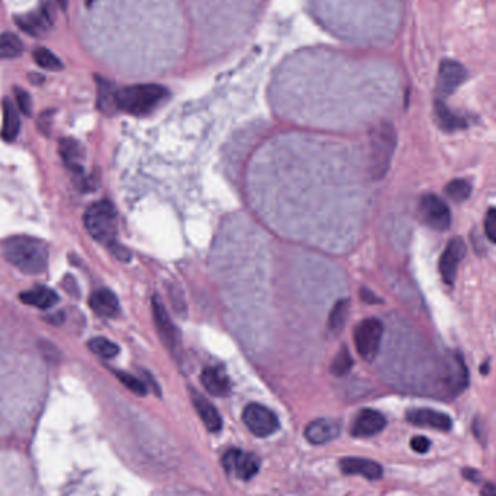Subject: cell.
Returning <instances> with one entry per match:
<instances>
[{
    "instance_id": "cell-1",
    "label": "cell",
    "mask_w": 496,
    "mask_h": 496,
    "mask_svg": "<svg viewBox=\"0 0 496 496\" xmlns=\"http://www.w3.org/2000/svg\"><path fill=\"white\" fill-rule=\"evenodd\" d=\"M0 496H41V490L26 456L0 447Z\"/></svg>"
},
{
    "instance_id": "cell-2",
    "label": "cell",
    "mask_w": 496,
    "mask_h": 496,
    "mask_svg": "<svg viewBox=\"0 0 496 496\" xmlns=\"http://www.w3.org/2000/svg\"><path fill=\"white\" fill-rule=\"evenodd\" d=\"M5 259L26 274H41L48 266V248L37 238L15 237L4 247Z\"/></svg>"
},
{
    "instance_id": "cell-3",
    "label": "cell",
    "mask_w": 496,
    "mask_h": 496,
    "mask_svg": "<svg viewBox=\"0 0 496 496\" xmlns=\"http://www.w3.org/2000/svg\"><path fill=\"white\" fill-rule=\"evenodd\" d=\"M167 96L169 90L160 84H134L116 91V106L131 115H148Z\"/></svg>"
},
{
    "instance_id": "cell-4",
    "label": "cell",
    "mask_w": 496,
    "mask_h": 496,
    "mask_svg": "<svg viewBox=\"0 0 496 496\" xmlns=\"http://www.w3.org/2000/svg\"><path fill=\"white\" fill-rule=\"evenodd\" d=\"M396 141V131L388 122H383L371 130L368 159V171L371 179L381 180L389 171Z\"/></svg>"
},
{
    "instance_id": "cell-5",
    "label": "cell",
    "mask_w": 496,
    "mask_h": 496,
    "mask_svg": "<svg viewBox=\"0 0 496 496\" xmlns=\"http://www.w3.org/2000/svg\"><path fill=\"white\" fill-rule=\"evenodd\" d=\"M84 227L87 232L96 241L112 247L116 244V210L108 201L91 205L84 213Z\"/></svg>"
},
{
    "instance_id": "cell-6",
    "label": "cell",
    "mask_w": 496,
    "mask_h": 496,
    "mask_svg": "<svg viewBox=\"0 0 496 496\" xmlns=\"http://www.w3.org/2000/svg\"><path fill=\"white\" fill-rule=\"evenodd\" d=\"M383 338V324L378 318H367L354 329V344L361 359L371 361L379 353Z\"/></svg>"
},
{
    "instance_id": "cell-7",
    "label": "cell",
    "mask_w": 496,
    "mask_h": 496,
    "mask_svg": "<svg viewBox=\"0 0 496 496\" xmlns=\"http://www.w3.org/2000/svg\"><path fill=\"white\" fill-rule=\"evenodd\" d=\"M242 421L257 437H269L278 429V419L274 412L260 404L247 405L242 411Z\"/></svg>"
},
{
    "instance_id": "cell-8",
    "label": "cell",
    "mask_w": 496,
    "mask_h": 496,
    "mask_svg": "<svg viewBox=\"0 0 496 496\" xmlns=\"http://www.w3.org/2000/svg\"><path fill=\"white\" fill-rule=\"evenodd\" d=\"M222 464L227 472L232 473L241 480H248L254 478L260 469V460L254 453L242 451L238 449L228 450L224 454Z\"/></svg>"
},
{
    "instance_id": "cell-9",
    "label": "cell",
    "mask_w": 496,
    "mask_h": 496,
    "mask_svg": "<svg viewBox=\"0 0 496 496\" xmlns=\"http://www.w3.org/2000/svg\"><path fill=\"white\" fill-rule=\"evenodd\" d=\"M422 221L437 231H446L451 224V212L446 202L436 195H425L419 203Z\"/></svg>"
},
{
    "instance_id": "cell-10",
    "label": "cell",
    "mask_w": 496,
    "mask_h": 496,
    "mask_svg": "<svg viewBox=\"0 0 496 496\" xmlns=\"http://www.w3.org/2000/svg\"><path fill=\"white\" fill-rule=\"evenodd\" d=\"M468 79V70L456 60L446 58L440 63L439 79H437V93L440 98H447L464 83Z\"/></svg>"
},
{
    "instance_id": "cell-11",
    "label": "cell",
    "mask_w": 496,
    "mask_h": 496,
    "mask_svg": "<svg viewBox=\"0 0 496 496\" xmlns=\"http://www.w3.org/2000/svg\"><path fill=\"white\" fill-rule=\"evenodd\" d=\"M464 253H466V247H464V242L461 238L456 237V238L449 241L446 250L443 252V254L440 257V264H439L444 283H447V285L454 283L457 270H458V264H460Z\"/></svg>"
},
{
    "instance_id": "cell-12",
    "label": "cell",
    "mask_w": 496,
    "mask_h": 496,
    "mask_svg": "<svg viewBox=\"0 0 496 496\" xmlns=\"http://www.w3.org/2000/svg\"><path fill=\"white\" fill-rule=\"evenodd\" d=\"M386 427L385 417L375 410H363L356 417L351 425V434L354 437H373Z\"/></svg>"
},
{
    "instance_id": "cell-13",
    "label": "cell",
    "mask_w": 496,
    "mask_h": 496,
    "mask_svg": "<svg viewBox=\"0 0 496 496\" xmlns=\"http://www.w3.org/2000/svg\"><path fill=\"white\" fill-rule=\"evenodd\" d=\"M152 317H154V324H156L160 337L166 343L167 347L173 349L179 346V332L171 322L166 308L163 302L159 299V296L152 298Z\"/></svg>"
},
{
    "instance_id": "cell-14",
    "label": "cell",
    "mask_w": 496,
    "mask_h": 496,
    "mask_svg": "<svg viewBox=\"0 0 496 496\" xmlns=\"http://www.w3.org/2000/svg\"><path fill=\"white\" fill-rule=\"evenodd\" d=\"M407 419L418 427H429L439 431H450L453 427L451 418L444 414L429 408H415L408 411Z\"/></svg>"
},
{
    "instance_id": "cell-15",
    "label": "cell",
    "mask_w": 496,
    "mask_h": 496,
    "mask_svg": "<svg viewBox=\"0 0 496 496\" xmlns=\"http://www.w3.org/2000/svg\"><path fill=\"white\" fill-rule=\"evenodd\" d=\"M201 382L203 388L213 396H227L231 392V381L222 366L206 367L202 371Z\"/></svg>"
},
{
    "instance_id": "cell-16",
    "label": "cell",
    "mask_w": 496,
    "mask_h": 496,
    "mask_svg": "<svg viewBox=\"0 0 496 496\" xmlns=\"http://www.w3.org/2000/svg\"><path fill=\"white\" fill-rule=\"evenodd\" d=\"M339 469L346 475H357L370 480H376L382 478V473H383V469L379 463L368 458H360V457L343 458L339 461Z\"/></svg>"
},
{
    "instance_id": "cell-17",
    "label": "cell",
    "mask_w": 496,
    "mask_h": 496,
    "mask_svg": "<svg viewBox=\"0 0 496 496\" xmlns=\"http://www.w3.org/2000/svg\"><path fill=\"white\" fill-rule=\"evenodd\" d=\"M339 434V424L334 419L320 418L312 421L305 429V437L311 444H327L335 440Z\"/></svg>"
},
{
    "instance_id": "cell-18",
    "label": "cell",
    "mask_w": 496,
    "mask_h": 496,
    "mask_svg": "<svg viewBox=\"0 0 496 496\" xmlns=\"http://www.w3.org/2000/svg\"><path fill=\"white\" fill-rule=\"evenodd\" d=\"M89 305L91 308V311L106 318H113L119 314V302L118 298L115 296L113 292L108 289H99L96 292H93Z\"/></svg>"
},
{
    "instance_id": "cell-19",
    "label": "cell",
    "mask_w": 496,
    "mask_h": 496,
    "mask_svg": "<svg viewBox=\"0 0 496 496\" xmlns=\"http://www.w3.org/2000/svg\"><path fill=\"white\" fill-rule=\"evenodd\" d=\"M192 400L193 405L201 417V419L203 421L205 427L210 431V432H218L222 428V418L220 415V412L216 411V408L210 404L208 399H205L202 395H199L198 392H192Z\"/></svg>"
},
{
    "instance_id": "cell-20",
    "label": "cell",
    "mask_w": 496,
    "mask_h": 496,
    "mask_svg": "<svg viewBox=\"0 0 496 496\" xmlns=\"http://www.w3.org/2000/svg\"><path fill=\"white\" fill-rule=\"evenodd\" d=\"M21 300L26 305H33L40 309H48L58 302V295L47 286H38L21 293Z\"/></svg>"
},
{
    "instance_id": "cell-21",
    "label": "cell",
    "mask_w": 496,
    "mask_h": 496,
    "mask_svg": "<svg viewBox=\"0 0 496 496\" xmlns=\"http://www.w3.org/2000/svg\"><path fill=\"white\" fill-rule=\"evenodd\" d=\"M21 131V118L16 106L11 102V99L4 101V127H2V138L8 142L16 140Z\"/></svg>"
},
{
    "instance_id": "cell-22",
    "label": "cell",
    "mask_w": 496,
    "mask_h": 496,
    "mask_svg": "<svg viewBox=\"0 0 496 496\" xmlns=\"http://www.w3.org/2000/svg\"><path fill=\"white\" fill-rule=\"evenodd\" d=\"M16 25L30 37H40L44 34L51 25L47 18L40 12V13H25V15H18L15 16Z\"/></svg>"
},
{
    "instance_id": "cell-23",
    "label": "cell",
    "mask_w": 496,
    "mask_h": 496,
    "mask_svg": "<svg viewBox=\"0 0 496 496\" xmlns=\"http://www.w3.org/2000/svg\"><path fill=\"white\" fill-rule=\"evenodd\" d=\"M60 154L63 157L66 166L73 170L76 174L81 173V164L80 160L83 159V150L81 145L72 140V138H63L60 141Z\"/></svg>"
},
{
    "instance_id": "cell-24",
    "label": "cell",
    "mask_w": 496,
    "mask_h": 496,
    "mask_svg": "<svg viewBox=\"0 0 496 496\" xmlns=\"http://www.w3.org/2000/svg\"><path fill=\"white\" fill-rule=\"evenodd\" d=\"M436 118L439 122V127L444 131L453 133L466 128V120H464V118L458 116L451 109H449L441 99L436 102Z\"/></svg>"
},
{
    "instance_id": "cell-25",
    "label": "cell",
    "mask_w": 496,
    "mask_h": 496,
    "mask_svg": "<svg viewBox=\"0 0 496 496\" xmlns=\"http://www.w3.org/2000/svg\"><path fill=\"white\" fill-rule=\"evenodd\" d=\"M116 89L115 86L102 77H98V106L105 113H112L116 106Z\"/></svg>"
},
{
    "instance_id": "cell-26",
    "label": "cell",
    "mask_w": 496,
    "mask_h": 496,
    "mask_svg": "<svg viewBox=\"0 0 496 496\" xmlns=\"http://www.w3.org/2000/svg\"><path fill=\"white\" fill-rule=\"evenodd\" d=\"M349 315V300L341 299L338 300L329 312V320H328V328L332 332H339L343 329Z\"/></svg>"
},
{
    "instance_id": "cell-27",
    "label": "cell",
    "mask_w": 496,
    "mask_h": 496,
    "mask_svg": "<svg viewBox=\"0 0 496 496\" xmlns=\"http://www.w3.org/2000/svg\"><path fill=\"white\" fill-rule=\"evenodd\" d=\"M23 51V44L15 34L5 33L0 35V58H15Z\"/></svg>"
},
{
    "instance_id": "cell-28",
    "label": "cell",
    "mask_w": 496,
    "mask_h": 496,
    "mask_svg": "<svg viewBox=\"0 0 496 496\" xmlns=\"http://www.w3.org/2000/svg\"><path fill=\"white\" fill-rule=\"evenodd\" d=\"M472 193V184L464 179H454L446 186V195L454 202H464Z\"/></svg>"
},
{
    "instance_id": "cell-29",
    "label": "cell",
    "mask_w": 496,
    "mask_h": 496,
    "mask_svg": "<svg viewBox=\"0 0 496 496\" xmlns=\"http://www.w3.org/2000/svg\"><path fill=\"white\" fill-rule=\"evenodd\" d=\"M89 349L102 359H113L119 353V347L115 343H112L111 339L103 337L91 338L89 341Z\"/></svg>"
},
{
    "instance_id": "cell-30",
    "label": "cell",
    "mask_w": 496,
    "mask_h": 496,
    "mask_svg": "<svg viewBox=\"0 0 496 496\" xmlns=\"http://www.w3.org/2000/svg\"><path fill=\"white\" fill-rule=\"evenodd\" d=\"M34 60L40 67L47 69V70H61L63 69V63H61L60 58L47 48H37L34 51Z\"/></svg>"
},
{
    "instance_id": "cell-31",
    "label": "cell",
    "mask_w": 496,
    "mask_h": 496,
    "mask_svg": "<svg viewBox=\"0 0 496 496\" xmlns=\"http://www.w3.org/2000/svg\"><path fill=\"white\" fill-rule=\"evenodd\" d=\"M351 367H353V359H351L347 347H343L338 351L335 359L332 360V364H331L332 375L344 376L351 370Z\"/></svg>"
},
{
    "instance_id": "cell-32",
    "label": "cell",
    "mask_w": 496,
    "mask_h": 496,
    "mask_svg": "<svg viewBox=\"0 0 496 496\" xmlns=\"http://www.w3.org/2000/svg\"><path fill=\"white\" fill-rule=\"evenodd\" d=\"M118 378L119 381L125 385L130 390H133L134 393L137 395H145L147 393V385L144 382H141L140 379L131 376V375H127V373H122V371H119L118 373Z\"/></svg>"
},
{
    "instance_id": "cell-33",
    "label": "cell",
    "mask_w": 496,
    "mask_h": 496,
    "mask_svg": "<svg viewBox=\"0 0 496 496\" xmlns=\"http://www.w3.org/2000/svg\"><path fill=\"white\" fill-rule=\"evenodd\" d=\"M15 98H16V103H18V109L25 115V116H30V111H33V101H30L29 93L23 89L16 87L15 89Z\"/></svg>"
},
{
    "instance_id": "cell-34",
    "label": "cell",
    "mask_w": 496,
    "mask_h": 496,
    "mask_svg": "<svg viewBox=\"0 0 496 496\" xmlns=\"http://www.w3.org/2000/svg\"><path fill=\"white\" fill-rule=\"evenodd\" d=\"M485 232L486 237L496 244V208H490L485 216Z\"/></svg>"
},
{
    "instance_id": "cell-35",
    "label": "cell",
    "mask_w": 496,
    "mask_h": 496,
    "mask_svg": "<svg viewBox=\"0 0 496 496\" xmlns=\"http://www.w3.org/2000/svg\"><path fill=\"white\" fill-rule=\"evenodd\" d=\"M429 446H431V444H429V440L425 439V437H422V436L414 437V439L411 440V447H412V450L417 451V453H427L428 449H429Z\"/></svg>"
},
{
    "instance_id": "cell-36",
    "label": "cell",
    "mask_w": 496,
    "mask_h": 496,
    "mask_svg": "<svg viewBox=\"0 0 496 496\" xmlns=\"http://www.w3.org/2000/svg\"><path fill=\"white\" fill-rule=\"evenodd\" d=\"M482 496H496V486L493 483H486L482 487Z\"/></svg>"
},
{
    "instance_id": "cell-37",
    "label": "cell",
    "mask_w": 496,
    "mask_h": 496,
    "mask_svg": "<svg viewBox=\"0 0 496 496\" xmlns=\"http://www.w3.org/2000/svg\"><path fill=\"white\" fill-rule=\"evenodd\" d=\"M361 299L366 300V302H378L379 299L376 296H373V293L368 292V291H361Z\"/></svg>"
},
{
    "instance_id": "cell-38",
    "label": "cell",
    "mask_w": 496,
    "mask_h": 496,
    "mask_svg": "<svg viewBox=\"0 0 496 496\" xmlns=\"http://www.w3.org/2000/svg\"><path fill=\"white\" fill-rule=\"evenodd\" d=\"M29 79H30V81L35 83V84H41L44 81V77L40 76V74H30Z\"/></svg>"
},
{
    "instance_id": "cell-39",
    "label": "cell",
    "mask_w": 496,
    "mask_h": 496,
    "mask_svg": "<svg viewBox=\"0 0 496 496\" xmlns=\"http://www.w3.org/2000/svg\"><path fill=\"white\" fill-rule=\"evenodd\" d=\"M58 5L61 6V9H67L69 6V0H57Z\"/></svg>"
},
{
    "instance_id": "cell-40",
    "label": "cell",
    "mask_w": 496,
    "mask_h": 496,
    "mask_svg": "<svg viewBox=\"0 0 496 496\" xmlns=\"http://www.w3.org/2000/svg\"><path fill=\"white\" fill-rule=\"evenodd\" d=\"M95 2H96V0H86V5H87V6H91Z\"/></svg>"
}]
</instances>
